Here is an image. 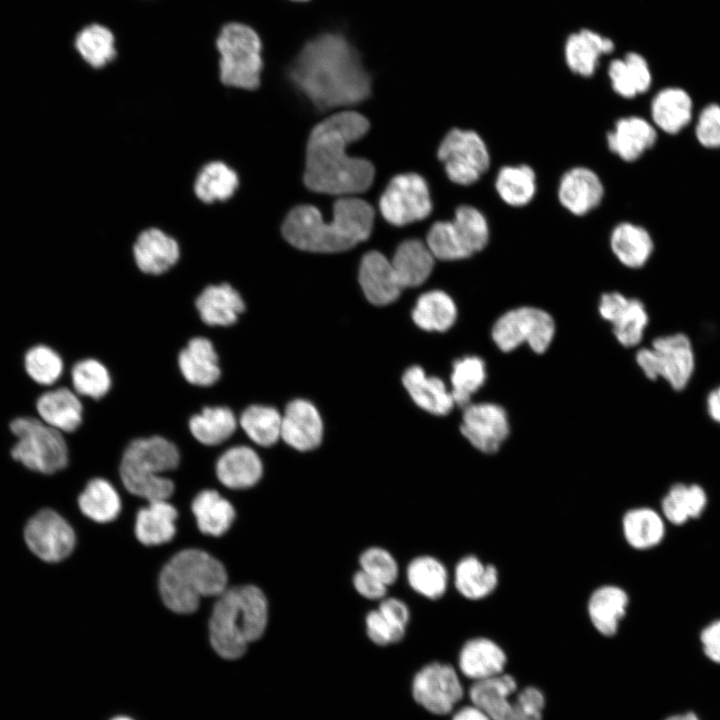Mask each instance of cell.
I'll return each mask as SVG.
<instances>
[{
	"instance_id": "ba28073f",
	"label": "cell",
	"mask_w": 720,
	"mask_h": 720,
	"mask_svg": "<svg viewBox=\"0 0 720 720\" xmlns=\"http://www.w3.org/2000/svg\"><path fill=\"white\" fill-rule=\"evenodd\" d=\"M490 239L485 215L476 207L461 205L449 221L435 222L426 245L434 258L443 261L462 260L482 251Z\"/></svg>"
},
{
	"instance_id": "816d5d0a",
	"label": "cell",
	"mask_w": 720,
	"mask_h": 720,
	"mask_svg": "<svg viewBox=\"0 0 720 720\" xmlns=\"http://www.w3.org/2000/svg\"><path fill=\"white\" fill-rule=\"evenodd\" d=\"M25 370L38 384L51 385L63 372V361L59 354L46 345L30 348L24 358Z\"/></svg>"
},
{
	"instance_id": "e0dca14e",
	"label": "cell",
	"mask_w": 720,
	"mask_h": 720,
	"mask_svg": "<svg viewBox=\"0 0 720 720\" xmlns=\"http://www.w3.org/2000/svg\"><path fill=\"white\" fill-rule=\"evenodd\" d=\"M599 313L612 324L613 333L621 345L633 347L640 343L649 321L640 300L619 292H607L600 298Z\"/></svg>"
},
{
	"instance_id": "60d3db41",
	"label": "cell",
	"mask_w": 720,
	"mask_h": 720,
	"mask_svg": "<svg viewBox=\"0 0 720 720\" xmlns=\"http://www.w3.org/2000/svg\"><path fill=\"white\" fill-rule=\"evenodd\" d=\"M456 318L457 307L454 300L441 290L420 295L412 310L413 322L425 331H447L454 325Z\"/></svg>"
},
{
	"instance_id": "e7e4bbea",
	"label": "cell",
	"mask_w": 720,
	"mask_h": 720,
	"mask_svg": "<svg viewBox=\"0 0 720 720\" xmlns=\"http://www.w3.org/2000/svg\"><path fill=\"white\" fill-rule=\"evenodd\" d=\"M111 720H133V719L128 716H117V717L112 718Z\"/></svg>"
},
{
	"instance_id": "11a10c76",
	"label": "cell",
	"mask_w": 720,
	"mask_h": 720,
	"mask_svg": "<svg viewBox=\"0 0 720 720\" xmlns=\"http://www.w3.org/2000/svg\"><path fill=\"white\" fill-rule=\"evenodd\" d=\"M695 136L700 145L709 149L720 148V105L711 103L699 113Z\"/></svg>"
},
{
	"instance_id": "6125c7cd",
	"label": "cell",
	"mask_w": 720,
	"mask_h": 720,
	"mask_svg": "<svg viewBox=\"0 0 720 720\" xmlns=\"http://www.w3.org/2000/svg\"><path fill=\"white\" fill-rule=\"evenodd\" d=\"M452 720H491L476 706H466L458 710Z\"/></svg>"
},
{
	"instance_id": "03108f58",
	"label": "cell",
	"mask_w": 720,
	"mask_h": 720,
	"mask_svg": "<svg viewBox=\"0 0 720 720\" xmlns=\"http://www.w3.org/2000/svg\"><path fill=\"white\" fill-rule=\"evenodd\" d=\"M294 1H306V0H294Z\"/></svg>"
},
{
	"instance_id": "ee69618b",
	"label": "cell",
	"mask_w": 720,
	"mask_h": 720,
	"mask_svg": "<svg viewBox=\"0 0 720 720\" xmlns=\"http://www.w3.org/2000/svg\"><path fill=\"white\" fill-rule=\"evenodd\" d=\"M622 529L627 543L638 550L658 545L665 533L662 517L645 507L627 511L622 519Z\"/></svg>"
},
{
	"instance_id": "836d02e7",
	"label": "cell",
	"mask_w": 720,
	"mask_h": 720,
	"mask_svg": "<svg viewBox=\"0 0 720 720\" xmlns=\"http://www.w3.org/2000/svg\"><path fill=\"white\" fill-rule=\"evenodd\" d=\"M610 247L621 264L637 269L648 262L654 244L650 233L644 227L631 222H621L611 231Z\"/></svg>"
},
{
	"instance_id": "d6a6232c",
	"label": "cell",
	"mask_w": 720,
	"mask_h": 720,
	"mask_svg": "<svg viewBox=\"0 0 720 720\" xmlns=\"http://www.w3.org/2000/svg\"><path fill=\"white\" fill-rule=\"evenodd\" d=\"M178 512L167 500L148 502L136 516L135 535L144 545H162L173 539L176 533Z\"/></svg>"
},
{
	"instance_id": "277c9868",
	"label": "cell",
	"mask_w": 720,
	"mask_h": 720,
	"mask_svg": "<svg viewBox=\"0 0 720 720\" xmlns=\"http://www.w3.org/2000/svg\"><path fill=\"white\" fill-rule=\"evenodd\" d=\"M217 598L209 621L210 643L221 658L236 660L263 636L268 601L264 592L251 584L226 588Z\"/></svg>"
},
{
	"instance_id": "db71d44e",
	"label": "cell",
	"mask_w": 720,
	"mask_h": 720,
	"mask_svg": "<svg viewBox=\"0 0 720 720\" xmlns=\"http://www.w3.org/2000/svg\"><path fill=\"white\" fill-rule=\"evenodd\" d=\"M364 625L368 638L378 646H389L400 642L407 629L384 616L377 608L367 612Z\"/></svg>"
},
{
	"instance_id": "f1b7e54d",
	"label": "cell",
	"mask_w": 720,
	"mask_h": 720,
	"mask_svg": "<svg viewBox=\"0 0 720 720\" xmlns=\"http://www.w3.org/2000/svg\"><path fill=\"white\" fill-rule=\"evenodd\" d=\"M650 113L655 128L674 135L692 120L693 102L688 92L682 88H663L653 97Z\"/></svg>"
},
{
	"instance_id": "44dd1931",
	"label": "cell",
	"mask_w": 720,
	"mask_h": 720,
	"mask_svg": "<svg viewBox=\"0 0 720 720\" xmlns=\"http://www.w3.org/2000/svg\"><path fill=\"white\" fill-rule=\"evenodd\" d=\"M609 150L621 160L633 162L654 146L657 131L653 123L640 116L619 118L606 136Z\"/></svg>"
},
{
	"instance_id": "d590c367",
	"label": "cell",
	"mask_w": 720,
	"mask_h": 720,
	"mask_svg": "<svg viewBox=\"0 0 720 720\" xmlns=\"http://www.w3.org/2000/svg\"><path fill=\"white\" fill-rule=\"evenodd\" d=\"M434 259L422 241L410 239L402 242L391 260L402 289L423 284L433 270Z\"/></svg>"
},
{
	"instance_id": "bcb514c9",
	"label": "cell",
	"mask_w": 720,
	"mask_h": 720,
	"mask_svg": "<svg viewBox=\"0 0 720 720\" xmlns=\"http://www.w3.org/2000/svg\"><path fill=\"white\" fill-rule=\"evenodd\" d=\"M115 42V36L108 27L92 23L78 32L75 48L86 63L99 69L116 58Z\"/></svg>"
},
{
	"instance_id": "9f6ffc18",
	"label": "cell",
	"mask_w": 720,
	"mask_h": 720,
	"mask_svg": "<svg viewBox=\"0 0 720 720\" xmlns=\"http://www.w3.org/2000/svg\"><path fill=\"white\" fill-rule=\"evenodd\" d=\"M544 696L535 687H527L520 692L513 703L519 720H541Z\"/></svg>"
},
{
	"instance_id": "484cf974",
	"label": "cell",
	"mask_w": 720,
	"mask_h": 720,
	"mask_svg": "<svg viewBox=\"0 0 720 720\" xmlns=\"http://www.w3.org/2000/svg\"><path fill=\"white\" fill-rule=\"evenodd\" d=\"M178 366L184 379L196 386H211L221 376L216 350L212 342L205 337L189 340L178 355Z\"/></svg>"
},
{
	"instance_id": "f35d334b",
	"label": "cell",
	"mask_w": 720,
	"mask_h": 720,
	"mask_svg": "<svg viewBox=\"0 0 720 720\" xmlns=\"http://www.w3.org/2000/svg\"><path fill=\"white\" fill-rule=\"evenodd\" d=\"M191 508L198 529L206 535H223L235 519L233 505L215 490L201 491L192 501Z\"/></svg>"
},
{
	"instance_id": "5bb4252c",
	"label": "cell",
	"mask_w": 720,
	"mask_h": 720,
	"mask_svg": "<svg viewBox=\"0 0 720 720\" xmlns=\"http://www.w3.org/2000/svg\"><path fill=\"white\" fill-rule=\"evenodd\" d=\"M415 701L427 711L444 715L463 697V688L455 669L440 662L423 666L412 681Z\"/></svg>"
},
{
	"instance_id": "7bdbcfd3",
	"label": "cell",
	"mask_w": 720,
	"mask_h": 720,
	"mask_svg": "<svg viewBox=\"0 0 720 720\" xmlns=\"http://www.w3.org/2000/svg\"><path fill=\"white\" fill-rule=\"evenodd\" d=\"M239 186L237 173L222 161L204 165L194 182V193L199 200L211 204L232 197Z\"/></svg>"
},
{
	"instance_id": "f6af8a7d",
	"label": "cell",
	"mask_w": 720,
	"mask_h": 720,
	"mask_svg": "<svg viewBox=\"0 0 720 720\" xmlns=\"http://www.w3.org/2000/svg\"><path fill=\"white\" fill-rule=\"evenodd\" d=\"M82 513L98 523L115 520L121 510V500L114 486L103 478L88 482L78 499Z\"/></svg>"
},
{
	"instance_id": "4316f807",
	"label": "cell",
	"mask_w": 720,
	"mask_h": 720,
	"mask_svg": "<svg viewBox=\"0 0 720 720\" xmlns=\"http://www.w3.org/2000/svg\"><path fill=\"white\" fill-rule=\"evenodd\" d=\"M402 383L414 403L433 415H447L455 405L445 383L438 377L427 376L419 366L409 367L402 376Z\"/></svg>"
},
{
	"instance_id": "4fadbf2b",
	"label": "cell",
	"mask_w": 720,
	"mask_h": 720,
	"mask_svg": "<svg viewBox=\"0 0 720 720\" xmlns=\"http://www.w3.org/2000/svg\"><path fill=\"white\" fill-rule=\"evenodd\" d=\"M379 209L385 220L396 226L425 219L432 211L425 179L415 173L393 177L380 197Z\"/></svg>"
},
{
	"instance_id": "3957f363",
	"label": "cell",
	"mask_w": 720,
	"mask_h": 720,
	"mask_svg": "<svg viewBox=\"0 0 720 720\" xmlns=\"http://www.w3.org/2000/svg\"><path fill=\"white\" fill-rule=\"evenodd\" d=\"M373 207L366 201L342 196L333 204L331 221L312 205L294 207L286 216L282 233L294 247L314 253H337L353 248L371 234Z\"/></svg>"
},
{
	"instance_id": "e575fe53",
	"label": "cell",
	"mask_w": 720,
	"mask_h": 720,
	"mask_svg": "<svg viewBox=\"0 0 720 720\" xmlns=\"http://www.w3.org/2000/svg\"><path fill=\"white\" fill-rule=\"evenodd\" d=\"M497 568L474 555L462 557L454 568L453 583L460 595L480 600L490 595L498 585Z\"/></svg>"
},
{
	"instance_id": "7402d4cb",
	"label": "cell",
	"mask_w": 720,
	"mask_h": 720,
	"mask_svg": "<svg viewBox=\"0 0 720 720\" xmlns=\"http://www.w3.org/2000/svg\"><path fill=\"white\" fill-rule=\"evenodd\" d=\"M137 267L146 274L160 275L173 267L179 257L177 241L158 228L142 231L133 246Z\"/></svg>"
},
{
	"instance_id": "d4e9b609",
	"label": "cell",
	"mask_w": 720,
	"mask_h": 720,
	"mask_svg": "<svg viewBox=\"0 0 720 720\" xmlns=\"http://www.w3.org/2000/svg\"><path fill=\"white\" fill-rule=\"evenodd\" d=\"M614 50L611 39L590 29H582L568 36L564 57L571 72L582 77L592 76L600 57Z\"/></svg>"
},
{
	"instance_id": "680465c9",
	"label": "cell",
	"mask_w": 720,
	"mask_h": 720,
	"mask_svg": "<svg viewBox=\"0 0 720 720\" xmlns=\"http://www.w3.org/2000/svg\"><path fill=\"white\" fill-rule=\"evenodd\" d=\"M377 609L396 624L407 628L411 619L408 604L400 598L386 596L379 601Z\"/></svg>"
},
{
	"instance_id": "2e32d148",
	"label": "cell",
	"mask_w": 720,
	"mask_h": 720,
	"mask_svg": "<svg viewBox=\"0 0 720 720\" xmlns=\"http://www.w3.org/2000/svg\"><path fill=\"white\" fill-rule=\"evenodd\" d=\"M463 409L462 435L485 454L497 452L510 433L506 410L492 402L470 403Z\"/></svg>"
},
{
	"instance_id": "7dc6e473",
	"label": "cell",
	"mask_w": 720,
	"mask_h": 720,
	"mask_svg": "<svg viewBox=\"0 0 720 720\" xmlns=\"http://www.w3.org/2000/svg\"><path fill=\"white\" fill-rule=\"evenodd\" d=\"M282 415L277 409L266 405H251L239 418L245 434L255 444L270 447L281 438Z\"/></svg>"
},
{
	"instance_id": "ab89813d",
	"label": "cell",
	"mask_w": 720,
	"mask_h": 720,
	"mask_svg": "<svg viewBox=\"0 0 720 720\" xmlns=\"http://www.w3.org/2000/svg\"><path fill=\"white\" fill-rule=\"evenodd\" d=\"M494 184L500 199L511 207L526 206L537 191L536 173L527 164L502 166Z\"/></svg>"
},
{
	"instance_id": "ffe728a7",
	"label": "cell",
	"mask_w": 720,
	"mask_h": 720,
	"mask_svg": "<svg viewBox=\"0 0 720 720\" xmlns=\"http://www.w3.org/2000/svg\"><path fill=\"white\" fill-rule=\"evenodd\" d=\"M358 279L367 300L377 306L391 304L403 290L391 261L378 251L363 256Z\"/></svg>"
},
{
	"instance_id": "9c48e42d",
	"label": "cell",
	"mask_w": 720,
	"mask_h": 720,
	"mask_svg": "<svg viewBox=\"0 0 720 720\" xmlns=\"http://www.w3.org/2000/svg\"><path fill=\"white\" fill-rule=\"evenodd\" d=\"M17 442L12 457L30 470L52 474L68 463V447L62 432L40 419L18 417L10 423Z\"/></svg>"
},
{
	"instance_id": "74e56055",
	"label": "cell",
	"mask_w": 720,
	"mask_h": 720,
	"mask_svg": "<svg viewBox=\"0 0 720 720\" xmlns=\"http://www.w3.org/2000/svg\"><path fill=\"white\" fill-rule=\"evenodd\" d=\"M409 587L418 595L438 600L447 591L449 573L446 566L432 555H418L410 560L405 569Z\"/></svg>"
},
{
	"instance_id": "1f68e13d",
	"label": "cell",
	"mask_w": 720,
	"mask_h": 720,
	"mask_svg": "<svg viewBox=\"0 0 720 720\" xmlns=\"http://www.w3.org/2000/svg\"><path fill=\"white\" fill-rule=\"evenodd\" d=\"M629 598L624 589L616 585H603L595 589L588 599L587 611L596 630L604 636H613L625 616Z\"/></svg>"
},
{
	"instance_id": "603a6c76",
	"label": "cell",
	"mask_w": 720,
	"mask_h": 720,
	"mask_svg": "<svg viewBox=\"0 0 720 720\" xmlns=\"http://www.w3.org/2000/svg\"><path fill=\"white\" fill-rule=\"evenodd\" d=\"M216 475L229 489L255 486L263 476V463L257 452L245 445L227 449L217 460Z\"/></svg>"
},
{
	"instance_id": "83f0119b",
	"label": "cell",
	"mask_w": 720,
	"mask_h": 720,
	"mask_svg": "<svg viewBox=\"0 0 720 720\" xmlns=\"http://www.w3.org/2000/svg\"><path fill=\"white\" fill-rule=\"evenodd\" d=\"M195 306L201 320L209 326H230L245 310L241 295L227 283L207 286Z\"/></svg>"
},
{
	"instance_id": "f546056e",
	"label": "cell",
	"mask_w": 720,
	"mask_h": 720,
	"mask_svg": "<svg viewBox=\"0 0 720 720\" xmlns=\"http://www.w3.org/2000/svg\"><path fill=\"white\" fill-rule=\"evenodd\" d=\"M78 394L60 387L40 395L37 412L43 422L60 432H74L82 423L83 407Z\"/></svg>"
},
{
	"instance_id": "7c38bea8",
	"label": "cell",
	"mask_w": 720,
	"mask_h": 720,
	"mask_svg": "<svg viewBox=\"0 0 720 720\" xmlns=\"http://www.w3.org/2000/svg\"><path fill=\"white\" fill-rule=\"evenodd\" d=\"M437 155L448 178L463 186L476 183L490 167L488 147L473 130L451 129L441 141Z\"/></svg>"
},
{
	"instance_id": "7a4b0ae2",
	"label": "cell",
	"mask_w": 720,
	"mask_h": 720,
	"mask_svg": "<svg viewBox=\"0 0 720 720\" xmlns=\"http://www.w3.org/2000/svg\"><path fill=\"white\" fill-rule=\"evenodd\" d=\"M369 129L368 120L355 111L336 113L317 124L306 147L304 183L318 193L349 196L366 191L375 169L364 158L347 154L350 143Z\"/></svg>"
},
{
	"instance_id": "6da1fadb",
	"label": "cell",
	"mask_w": 720,
	"mask_h": 720,
	"mask_svg": "<svg viewBox=\"0 0 720 720\" xmlns=\"http://www.w3.org/2000/svg\"><path fill=\"white\" fill-rule=\"evenodd\" d=\"M289 76L321 110L360 103L371 91V79L359 54L335 33L308 41L290 67Z\"/></svg>"
},
{
	"instance_id": "91938a15",
	"label": "cell",
	"mask_w": 720,
	"mask_h": 720,
	"mask_svg": "<svg viewBox=\"0 0 720 720\" xmlns=\"http://www.w3.org/2000/svg\"><path fill=\"white\" fill-rule=\"evenodd\" d=\"M700 641L706 657L720 664V620L711 623L702 631Z\"/></svg>"
},
{
	"instance_id": "f907efd6",
	"label": "cell",
	"mask_w": 720,
	"mask_h": 720,
	"mask_svg": "<svg viewBox=\"0 0 720 720\" xmlns=\"http://www.w3.org/2000/svg\"><path fill=\"white\" fill-rule=\"evenodd\" d=\"M71 379L78 395L100 399L110 390L112 380L106 366L92 358L78 361L72 368Z\"/></svg>"
},
{
	"instance_id": "8fae6325",
	"label": "cell",
	"mask_w": 720,
	"mask_h": 720,
	"mask_svg": "<svg viewBox=\"0 0 720 720\" xmlns=\"http://www.w3.org/2000/svg\"><path fill=\"white\" fill-rule=\"evenodd\" d=\"M555 322L543 309L522 306L502 314L494 323L491 337L503 352L527 344L535 353H544L555 335Z\"/></svg>"
},
{
	"instance_id": "be15d7a7",
	"label": "cell",
	"mask_w": 720,
	"mask_h": 720,
	"mask_svg": "<svg viewBox=\"0 0 720 720\" xmlns=\"http://www.w3.org/2000/svg\"><path fill=\"white\" fill-rule=\"evenodd\" d=\"M664 720H701L699 716L692 712V711H686L683 713H678L674 715H670Z\"/></svg>"
},
{
	"instance_id": "94428289",
	"label": "cell",
	"mask_w": 720,
	"mask_h": 720,
	"mask_svg": "<svg viewBox=\"0 0 720 720\" xmlns=\"http://www.w3.org/2000/svg\"><path fill=\"white\" fill-rule=\"evenodd\" d=\"M706 406L710 418L720 424V386L709 393Z\"/></svg>"
},
{
	"instance_id": "30bf717a",
	"label": "cell",
	"mask_w": 720,
	"mask_h": 720,
	"mask_svg": "<svg viewBox=\"0 0 720 720\" xmlns=\"http://www.w3.org/2000/svg\"><path fill=\"white\" fill-rule=\"evenodd\" d=\"M636 362L647 378L661 377L676 391L687 386L695 368L691 341L683 333L655 338L651 348L637 352Z\"/></svg>"
},
{
	"instance_id": "f5cc1de1",
	"label": "cell",
	"mask_w": 720,
	"mask_h": 720,
	"mask_svg": "<svg viewBox=\"0 0 720 720\" xmlns=\"http://www.w3.org/2000/svg\"><path fill=\"white\" fill-rule=\"evenodd\" d=\"M359 569L382 581L388 587L399 577V565L393 554L384 547L370 546L358 558Z\"/></svg>"
},
{
	"instance_id": "d6986e66",
	"label": "cell",
	"mask_w": 720,
	"mask_h": 720,
	"mask_svg": "<svg viewBox=\"0 0 720 720\" xmlns=\"http://www.w3.org/2000/svg\"><path fill=\"white\" fill-rule=\"evenodd\" d=\"M557 196L562 207L568 212L575 216H584L600 205L604 186L592 169L576 166L561 176Z\"/></svg>"
},
{
	"instance_id": "c3c4849f",
	"label": "cell",
	"mask_w": 720,
	"mask_h": 720,
	"mask_svg": "<svg viewBox=\"0 0 720 720\" xmlns=\"http://www.w3.org/2000/svg\"><path fill=\"white\" fill-rule=\"evenodd\" d=\"M487 370L483 359L478 356H464L453 362L450 376L451 394L456 405L464 408L486 382Z\"/></svg>"
},
{
	"instance_id": "5b68a950",
	"label": "cell",
	"mask_w": 720,
	"mask_h": 720,
	"mask_svg": "<svg viewBox=\"0 0 720 720\" xmlns=\"http://www.w3.org/2000/svg\"><path fill=\"white\" fill-rule=\"evenodd\" d=\"M228 576L223 564L200 549H185L163 567L159 590L166 607L175 613L189 614L199 607L201 598L218 597L227 588Z\"/></svg>"
},
{
	"instance_id": "4dcf8cb0",
	"label": "cell",
	"mask_w": 720,
	"mask_h": 720,
	"mask_svg": "<svg viewBox=\"0 0 720 720\" xmlns=\"http://www.w3.org/2000/svg\"><path fill=\"white\" fill-rule=\"evenodd\" d=\"M458 663L460 671L466 677L478 681L501 674L506 655L494 641L477 637L463 645Z\"/></svg>"
},
{
	"instance_id": "cb8c5ba5",
	"label": "cell",
	"mask_w": 720,
	"mask_h": 720,
	"mask_svg": "<svg viewBox=\"0 0 720 720\" xmlns=\"http://www.w3.org/2000/svg\"><path fill=\"white\" fill-rule=\"evenodd\" d=\"M516 682L510 675L499 674L475 681L469 690L474 706L491 720H519L509 696L516 690Z\"/></svg>"
},
{
	"instance_id": "6f0895ef",
	"label": "cell",
	"mask_w": 720,
	"mask_h": 720,
	"mask_svg": "<svg viewBox=\"0 0 720 720\" xmlns=\"http://www.w3.org/2000/svg\"><path fill=\"white\" fill-rule=\"evenodd\" d=\"M352 585L362 598L378 602L387 596L389 588L382 581L361 569L353 574Z\"/></svg>"
},
{
	"instance_id": "8992f818",
	"label": "cell",
	"mask_w": 720,
	"mask_h": 720,
	"mask_svg": "<svg viewBox=\"0 0 720 720\" xmlns=\"http://www.w3.org/2000/svg\"><path fill=\"white\" fill-rule=\"evenodd\" d=\"M180 453L174 443L161 436L138 438L125 449L120 476L125 488L148 502L168 500L174 483L161 474L175 469Z\"/></svg>"
},
{
	"instance_id": "ac0fdd59",
	"label": "cell",
	"mask_w": 720,
	"mask_h": 720,
	"mask_svg": "<svg viewBox=\"0 0 720 720\" xmlns=\"http://www.w3.org/2000/svg\"><path fill=\"white\" fill-rule=\"evenodd\" d=\"M281 439L291 448L308 452L323 439V422L316 407L304 399L288 403L282 415Z\"/></svg>"
},
{
	"instance_id": "b9f144b4",
	"label": "cell",
	"mask_w": 720,
	"mask_h": 720,
	"mask_svg": "<svg viewBox=\"0 0 720 720\" xmlns=\"http://www.w3.org/2000/svg\"><path fill=\"white\" fill-rule=\"evenodd\" d=\"M193 437L203 445L215 446L229 439L237 428L234 412L224 406L205 407L188 422Z\"/></svg>"
},
{
	"instance_id": "9a60e30c",
	"label": "cell",
	"mask_w": 720,
	"mask_h": 720,
	"mask_svg": "<svg viewBox=\"0 0 720 720\" xmlns=\"http://www.w3.org/2000/svg\"><path fill=\"white\" fill-rule=\"evenodd\" d=\"M24 537L29 549L46 562L65 559L75 546L72 527L62 516L50 509L39 511L28 521Z\"/></svg>"
},
{
	"instance_id": "52a82bcc",
	"label": "cell",
	"mask_w": 720,
	"mask_h": 720,
	"mask_svg": "<svg viewBox=\"0 0 720 720\" xmlns=\"http://www.w3.org/2000/svg\"><path fill=\"white\" fill-rule=\"evenodd\" d=\"M215 44L221 82L230 87L256 89L263 69L262 43L258 33L247 24L229 22L219 30Z\"/></svg>"
},
{
	"instance_id": "8d00e7d4",
	"label": "cell",
	"mask_w": 720,
	"mask_h": 720,
	"mask_svg": "<svg viewBox=\"0 0 720 720\" xmlns=\"http://www.w3.org/2000/svg\"><path fill=\"white\" fill-rule=\"evenodd\" d=\"M612 89L625 99H632L648 91L652 75L646 59L636 52H629L621 59H614L608 67Z\"/></svg>"
},
{
	"instance_id": "681fc988",
	"label": "cell",
	"mask_w": 720,
	"mask_h": 720,
	"mask_svg": "<svg viewBox=\"0 0 720 720\" xmlns=\"http://www.w3.org/2000/svg\"><path fill=\"white\" fill-rule=\"evenodd\" d=\"M706 505V494L698 485L676 484L662 500V512L666 519L680 525L690 518L698 517Z\"/></svg>"
}]
</instances>
